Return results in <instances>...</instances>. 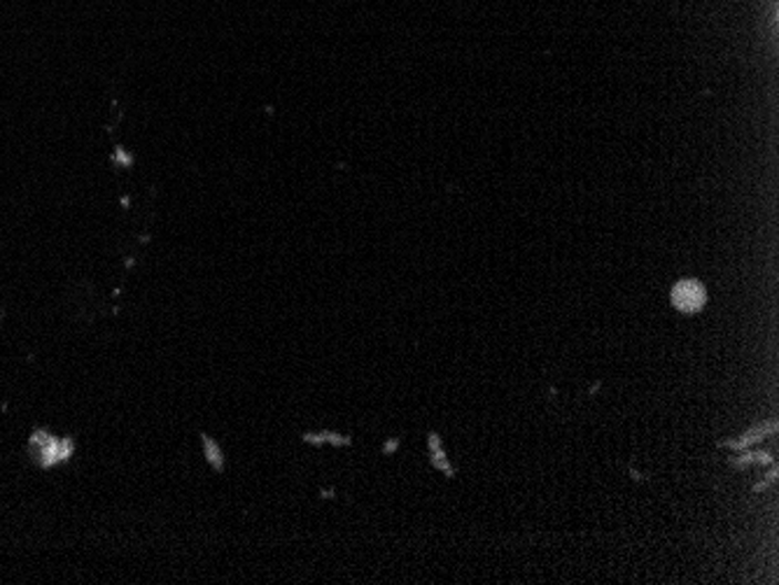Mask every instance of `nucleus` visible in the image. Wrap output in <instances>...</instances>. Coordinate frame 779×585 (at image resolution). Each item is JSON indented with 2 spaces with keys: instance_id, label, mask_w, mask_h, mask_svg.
Segmentation results:
<instances>
[{
  "instance_id": "20e7f679",
  "label": "nucleus",
  "mask_w": 779,
  "mask_h": 585,
  "mask_svg": "<svg viewBox=\"0 0 779 585\" xmlns=\"http://www.w3.org/2000/svg\"><path fill=\"white\" fill-rule=\"evenodd\" d=\"M427 443H429V452H432V464H435L439 471H444V473H448V476H453V469H450V462L446 460V455H444V450H442V441H439V437L437 435H429L427 437Z\"/></svg>"
},
{
  "instance_id": "39448f33",
  "label": "nucleus",
  "mask_w": 779,
  "mask_h": 585,
  "mask_svg": "<svg viewBox=\"0 0 779 585\" xmlns=\"http://www.w3.org/2000/svg\"><path fill=\"white\" fill-rule=\"evenodd\" d=\"M397 448H399V441H397V439H393V441H387V443L383 446V452H385V455H390V452H397Z\"/></svg>"
},
{
  "instance_id": "7ed1b4c3",
  "label": "nucleus",
  "mask_w": 779,
  "mask_h": 585,
  "mask_svg": "<svg viewBox=\"0 0 779 585\" xmlns=\"http://www.w3.org/2000/svg\"><path fill=\"white\" fill-rule=\"evenodd\" d=\"M304 441L311 446H336V448H349L353 443V437L339 435V431H307Z\"/></svg>"
},
{
  "instance_id": "f03ea898",
  "label": "nucleus",
  "mask_w": 779,
  "mask_h": 585,
  "mask_svg": "<svg viewBox=\"0 0 779 585\" xmlns=\"http://www.w3.org/2000/svg\"><path fill=\"white\" fill-rule=\"evenodd\" d=\"M199 441H201V450H204L206 464H208L215 473H222V471L227 469V455H225L222 446H220L218 441H215L210 435H206V431H201Z\"/></svg>"
},
{
  "instance_id": "f257e3e1",
  "label": "nucleus",
  "mask_w": 779,
  "mask_h": 585,
  "mask_svg": "<svg viewBox=\"0 0 779 585\" xmlns=\"http://www.w3.org/2000/svg\"><path fill=\"white\" fill-rule=\"evenodd\" d=\"M669 301H673V306L679 313L696 315L707 306V290L700 280L684 278L673 288V292H669Z\"/></svg>"
}]
</instances>
